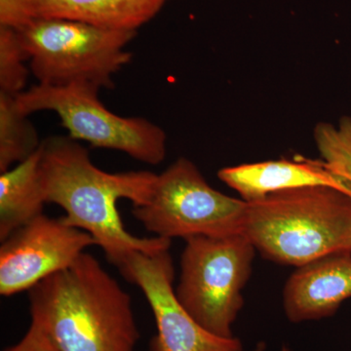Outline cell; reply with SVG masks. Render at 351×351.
<instances>
[{"label":"cell","instance_id":"1","mask_svg":"<svg viewBox=\"0 0 351 351\" xmlns=\"http://www.w3.org/2000/svg\"><path fill=\"white\" fill-rule=\"evenodd\" d=\"M39 177L46 204L64 209V223L89 233L115 267L135 252L154 254L170 249L171 240L137 237L127 232L117 201L133 206L151 197L157 175L149 171L108 173L92 162L89 152L69 136L43 141Z\"/></svg>","mask_w":351,"mask_h":351},{"label":"cell","instance_id":"2","mask_svg":"<svg viewBox=\"0 0 351 351\" xmlns=\"http://www.w3.org/2000/svg\"><path fill=\"white\" fill-rule=\"evenodd\" d=\"M32 323L61 351H136L130 295L91 254L27 291Z\"/></svg>","mask_w":351,"mask_h":351},{"label":"cell","instance_id":"3","mask_svg":"<svg viewBox=\"0 0 351 351\" xmlns=\"http://www.w3.org/2000/svg\"><path fill=\"white\" fill-rule=\"evenodd\" d=\"M244 234L262 257L291 267L351 253V195L308 186L247 202Z\"/></svg>","mask_w":351,"mask_h":351},{"label":"cell","instance_id":"4","mask_svg":"<svg viewBox=\"0 0 351 351\" xmlns=\"http://www.w3.org/2000/svg\"><path fill=\"white\" fill-rule=\"evenodd\" d=\"M15 29L38 84L85 82L101 89L113 88V76L130 63L132 53L125 48L138 34L64 19L31 20Z\"/></svg>","mask_w":351,"mask_h":351},{"label":"cell","instance_id":"5","mask_svg":"<svg viewBox=\"0 0 351 351\" xmlns=\"http://www.w3.org/2000/svg\"><path fill=\"white\" fill-rule=\"evenodd\" d=\"M256 249L244 233L186 240L175 294L198 323L216 336L232 338L244 306L243 292Z\"/></svg>","mask_w":351,"mask_h":351},{"label":"cell","instance_id":"6","mask_svg":"<svg viewBox=\"0 0 351 351\" xmlns=\"http://www.w3.org/2000/svg\"><path fill=\"white\" fill-rule=\"evenodd\" d=\"M101 88L93 83L73 82L63 86L34 85L18 95L21 110L27 113L52 110L75 140L92 147L112 149L149 165L166 156L165 132L144 117L115 114L99 98Z\"/></svg>","mask_w":351,"mask_h":351},{"label":"cell","instance_id":"7","mask_svg":"<svg viewBox=\"0 0 351 351\" xmlns=\"http://www.w3.org/2000/svg\"><path fill=\"white\" fill-rule=\"evenodd\" d=\"M247 202L219 193L195 163L181 157L157 175L151 197L134 217L156 237L184 240L244 233Z\"/></svg>","mask_w":351,"mask_h":351},{"label":"cell","instance_id":"8","mask_svg":"<svg viewBox=\"0 0 351 351\" xmlns=\"http://www.w3.org/2000/svg\"><path fill=\"white\" fill-rule=\"evenodd\" d=\"M117 269L142 290L154 313L157 334L149 351H244L239 338L212 334L182 306L173 287L175 269L170 249L154 254L135 252Z\"/></svg>","mask_w":351,"mask_h":351},{"label":"cell","instance_id":"9","mask_svg":"<svg viewBox=\"0 0 351 351\" xmlns=\"http://www.w3.org/2000/svg\"><path fill=\"white\" fill-rule=\"evenodd\" d=\"M96 245L89 233L40 215L1 241L0 295L10 297L68 269Z\"/></svg>","mask_w":351,"mask_h":351},{"label":"cell","instance_id":"10","mask_svg":"<svg viewBox=\"0 0 351 351\" xmlns=\"http://www.w3.org/2000/svg\"><path fill=\"white\" fill-rule=\"evenodd\" d=\"M169 0H0V25L34 19L77 21L103 29L138 32Z\"/></svg>","mask_w":351,"mask_h":351},{"label":"cell","instance_id":"11","mask_svg":"<svg viewBox=\"0 0 351 351\" xmlns=\"http://www.w3.org/2000/svg\"><path fill=\"white\" fill-rule=\"evenodd\" d=\"M351 298V253H337L297 267L286 281L283 308L292 323L320 320Z\"/></svg>","mask_w":351,"mask_h":351},{"label":"cell","instance_id":"12","mask_svg":"<svg viewBox=\"0 0 351 351\" xmlns=\"http://www.w3.org/2000/svg\"><path fill=\"white\" fill-rule=\"evenodd\" d=\"M219 179L237 191L241 199L254 202L279 191L332 186L351 195V186L324 160L302 156L223 168Z\"/></svg>","mask_w":351,"mask_h":351},{"label":"cell","instance_id":"13","mask_svg":"<svg viewBox=\"0 0 351 351\" xmlns=\"http://www.w3.org/2000/svg\"><path fill=\"white\" fill-rule=\"evenodd\" d=\"M41 147V145H40ZM40 147L27 160L0 173V241L43 213Z\"/></svg>","mask_w":351,"mask_h":351},{"label":"cell","instance_id":"14","mask_svg":"<svg viewBox=\"0 0 351 351\" xmlns=\"http://www.w3.org/2000/svg\"><path fill=\"white\" fill-rule=\"evenodd\" d=\"M41 143L29 114L21 110L17 96L0 92V173L27 160Z\"/></svg>","mask_w":351,"mask_h":351},{"label":"cell","instance_id":"15","mask_svg":"<svg viewBox=\"0 0 351 351\" xmlns=\"http://www.w3.org/2000/svg\"><path fill=\"white\" fill-rule=\"evenodd\" d=\"M313 136L322 160L351 186V117H341L338 125L318 123Z\"/></svg>","mask_w":351,"mask_h":351},{"label":"cell","instance_id":"16","mask_svg":"<svg viewBox=\"0 0 351 351\" xmlns=\"http://www.w3.org/2000/svg\"><path fill=\"white\" fill-rule=\"evenodd\" d=\"M29 53L15 29L0 25V92L18 95L25 91L29 71Z\"/></svg>","mask_w":351,"mask_h":351},{"label":"cell","instance_id":"17","mask_svg":"<svg viewBox=\"0 0 351 351\" xmlns=\"http://www.w3.org/2000/svg\"><path fill=\"white\" fill-rule=\"evenodd\" d=\"M5 351H61L54 341L38 325L32 323L17 345Z\"/></svg>","mask_w":351,"mask_h":351},{"label":"cell","instance_id":"18","mask_svg":"<svg viewBox=\"0 0 351 351\" xmlns=\"http://www.w3.org/2000/svg\"><path fill=\"white\" fill-rule=\"evenodd\" d=\"M253 351H267V346H265V343H263V341H261V343H257V346H256V348H254ZM282 351H289L287 348H282Z\"/></svg>","mask_w":351,"mask_h":351}]
</instances>
